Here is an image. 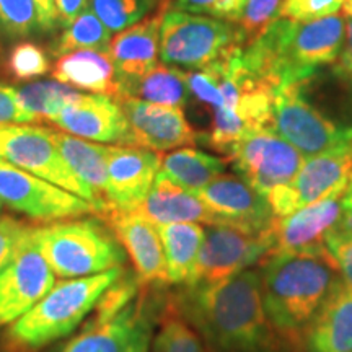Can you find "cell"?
I'll return each mask as SVG.
<instances>
[{"label": "cell", "mask_w": 352, "mask_h": 352, "mask_svg": "<svg viewBox=\"0 0 352 352\" xmlns=\"http://www.w3.org/2000/svg\"><path fill=\"white\" fill-rule=\"evenodd\" d=\"M336 230L351 233L352 235V182L349 188L346 189L344 196H342V215Z\"/></svg>", "instance_id": "obj_44"}, {"label": "cell", "mask_w": 352, "mask_h": 352, "mask_svg": "<svg viewBox=\"0 0 352 352\" xmlns=\"http://www.w3.org/2000/svg\"><path fill=\"white\" fill-rule=\"evenodd\" d=\"M263 305L271 327L290 351L342 277L327 254H277L259 264Z\"/></svg>", "instance_id": "obj_2"}, {"label": "cell", "mask_w": 352, "mask_h": 352, "mask_svg": "<svg viewBox=\"0 0 352 352\" xmlns=\"http://www.w3.org/2000/svg\"><path fill=\"white\" fill-rule=\"evenodd\" d=\"M43 32L34 0H0V33L26 38Z\"/></svg>", "instance_id": "obj_33"}, {"label": "cell", "mask_w": 352, "mask_h": 352, "mask_svg": "<svg viewBox=\"0 0 352 352\" xmlns=\"http://www.w3.org/2000/svg\"><path fill=\"white\" fill-rule=\"evenodd\" d=\"M227 155L240 178L264 197L292 182L305 162V157L274 131L254 132L233 145Z\"/></svg>", "instance_id": "obj_13"}, {"label": "cell", "mask_w": 352, "mask_h": 352, "mask_svg": "<svg viewBox=\"0 0 352 352\" xmlns=\"http://www.w3.org/2000/svg\"><path fill=\"white\" fill-rule=\"evenodd\" d=\"M228 160L197 148H176L162 158L160 173L178 186L196 192L212 183L215 178L226 173Z\"/></svg>", "instance_id": "obj_28"}, {"label": "cell", "mask_w": 352, "mask_h": 352, "mask_svg": "<svg viewBox=\"0 0 352 352\" xmlns=\"http://www.w3.org/2000/svg\"><path fill=\"white\" fill-rule=\"evenodd\" d=\"M342 15L346 19H352V0H344V3H342Z\"/></svg>", "instance_id": "obj_45"}, {"label": "cell", "mask_w": 352, "mask_h": 352, "mask_svg": "<svg viewBox=\"0 0 352 352\" xmlns=\"http://www.w3.org/2000/svg\"><path fill=\"white\" fill-rule=\"evenodd\" d=\"M162 155L135 145H109L108 204L111 212L138 210L155 183Z\"/></svg>", "instance_id": "obj_18"}, {"label": "cell", "mask_w": 352, "mask_h": 352, "mask_svg": "<svg viewBox=\"0 0 352 352\" xmlns=\"http://www.w3.org/2000/svg\"><path fill=\"white\" fill-rule=\"evenodd\" d=\"M52 139L70 170L94 192L100 217L111 214L108 204V152L109 145L94 144L64 131L51 129Z\"/></svg>", "instance_id": "obj_23"}, {"label": "cell", "mask_w": 352, "mask_h": 352, "mask_svg": "<svg viewBox=\"0 0 352 352\" xmlns=\"http://www.w3.org/2000/svg\"><path fill=\"white\" fill-rule=\"evenodd\" d=\"M284 0H246L239 26L243 33L245 46L256 41L277 19Z\"/></svg>", "instance_id": "obj_34"}, {"label": "cell", "mask_w": 352, "mask_h": 352, "mask_svg": "<svg viewBox=\"0 0 352 352\" xmlns=\"http://www.w3.org/2000/svg\"><path fill=\"white\" fill-rule=\"evenodd\" d=\"M158 0H90V8L111 33H120L157 7Z\"/></svg>", "instance_id": "obj_32"}, {"label": "cell", "mask_w": 352, "mask_h": 352, "mask_svg": "<svg viewBox=\"0 0 352 352\" xmlns=\"http://www.w3.org/2000/svg\"><path fill=\"white\" fill-rule=\"evenodd\" d=\"M344 192H338L328 199L305 206L285 217H276L270 228L272 240L270 256L327 254V239L340 226Z\"/></svg>", "instance_id": "obj_15"}, {"label": "cell", "mask_w": 352, "mask_h": 352, "mask_svg": "<svg viewBox=\"0 0 352 352\" xmlns=\"http://www.w3.org/2000/svg\"><path fill=\"white\" fill-rule=\"evenodd\" d=\"M0 158L82 197L94 206L98 215L94 192L70 170L52 139L50 127L0 124Z\"/></svg>", "instance_id": "obj_9"}, {"label": "cell", "mask_w": 352, "mask_h": 352, "mask_svg": "<svg viewBox=\"0 0 352 352\" xmlns=\"http://www.w3.org/2000/svg\"><path fill=\"white\" fill-rule=\"evenodd\" d=\"M34 118L21 107L15 87L0 83V124H32Z\"/></svg>", "instance_id": "obj_40"}, {"label": "cell", "mask_w": 352, "mask_h": 352, "mask_svg": "<svg viewBox=\"0 0 352 352\" xmlns=\"http://www.w3.org/2000/svg\"><path fill=\"white\" fill-rule=\"evenodd\" d=\"M0 204L36 222L96 214L90 202L0 158Z\"/></svg>", "instance_id": "obj_11"}, {"label": "cell", "mask_w": 352, "mask_h": 352, "mask_svg": "<svg viewBox=\"0 0 352 352\" xmlns=\"http://www.w3.org/2000/svg\"><path fill=\"white\" fill-rule=\"evenodd\" d=\"M166 8L138 21L111 39L108 54L120 80H131L155 67L160 57V25Z\"/></svg>", "instance_id": "obj_21"}, {"label": "cell", "mask_w": 352, "mask_h": 352, "mask_svg": "<svg viewBox=\"0 0 352 352\" xmlns=\"http://www.w3.org/2000/svg\"><path fill=\"white\" fill-rule=\"evenodd\" d=\"M32 232L0 274V327L19 320L56 285L54 271L33 241Z\"/></svg>", "instance_id": "obj_14"}, {"label": "cell", "mask_w": 352, "mask_h": 352, "mask_svg": "<svg viewBox=\"0 0 352 352\" xmlns=\"http://www.w3.org/2000/svg\"><path fill=\"white\" fill-rule=\"evenodd\" d=\"M223 226H232L250 233L270 230L276 215L261 192L235 175H220L196 192Z\"/></svg>", "instance_id": "obj_16"}, {"label": "cell", "mask_w": 352, "mask_h": 352, "mask_svg": "<svg viewBox=\"0 0 352 352\" xmlns=\"http://www.w3.org/2000/svg\"><path fill=\"white\" fill-rule=\"evenodd\" d=\"M21 107L34 118V121H54L80 91L57 80L33 82L16 88Z\"/></svg>", "instance_id": "obj_31"}, {"label": "cell", "mask_w": 352, "mask_h": 352, "mask_svg": "<svg viewBox=\"0 0 352 352\" xmlns=\"http://www.w3.org/2000/svg\"><path fill=\"white\" fill-rule=\"evenodd\" d=\"M246 0H173L171 10L196 13L223 21L239 23Z\"/></svg>", "instance_id": "obj_36"}, {"label": "cell", "mask_w": 352, "mask_h": 352, "mask_svg": "<svg viewBox=\"0 0 352 352\" xmlns=\"http://www.w3.org/2000/svg\"><path fill=\"white\" fill-rule=\"evenodd\" d=\"M272 131L305 158L352 145V132L338 124L300 82L284 83L274 90Z\"/></svg>", "instance_id": "obj_8"}, {"label": "cell", "mask_w": 352, "mask_h": 352, "mask_svg": "<svg viewBox=\"0 0 352 352\" xmlns=\"http://www.w3.org/2000/svg\"><path fill=\"white\" fill-rule=\"evenodd\" d=\"M32 228L33 226L10 215H0V274L28 239Z\"/></svg>", "instance_id": "obj_38"}, {"label": "cell", "mask_w": 352, "mask_h": 352, "mask_svg": "<svg viewBox=\"0 0 352 352\" xmlns=\"http://www.w3.org/2000/svg\"><path fill=\"white\" fill-rule=\"evenodd\" d=\"M109 44H111V32L88 7L76 20L64 26V33L52 47V54L60 57L76 51L108 52Z\"/></svg>", "instance_id": "obj_29"}, {"label": "cell", "mask_w": 352, "mask_h": 352, "mask_svg": "<svg viewBox=\"0 0 352 352\" xmlns=\"http://www.w3.org/2000/svg\"><path fill=\"white\" fill-rule=\"evenodd\" d=\"M39 12V21H41L43 32H52L56 28L59 15H57V8L54 0H34Z\"/></svg>", "instance_id": "obj_43"}, {"label": "cell", "mask_w": 352, "mask_h": 352, "mask_svg": "<svg viewBox=\"0 0 352 352\" xmlns=\"http://www.w3.org/2000/svg\"><path fill=\"white\" fill-rule=\"evenodd\" d=\"M168 298L209 352H292L264 311L259 267L219 284L182 285Z\"/></svg>", "instance_id": "obj_1"}, {"label": "cell", "mask_w": 352, "mask_h": 352, "mask_svg": "<svg viewBox=\"0 0 352 352\" xmlns=\"http://www.w3.org/2000/svg\"><path fill=\"white\" fill-rule=\"evenodd\" d=\"M164 245L170 285H186L195 272L206 230L199 223L178 222L157 226Z\"/></svg>", "instance_id": "obj_27"}, {"label": "cell", "mask_w": 352, "mask_h": 352, "mask_svg": "<svg viewBox=\"0 0 352 352\" xmlns=\"http://www.w3.org/2000/svg\"><path fill=\"white\" fill-rule=\"evenodd\" d=\"M52 122L76 138L131 145L129 122L121 103L113 96L78 94Z\"/></svg>", "instance_id": "obj_20"}, {"label": "cell", "mask_w": 352, "mask_h": 352, "mask_svg": "<svg viewBox=\"0 0 352 352\" xmlns=\"http://www.w3.org/2000/svg\"><path fill=\"white\" fill-rule=\"evenodd\" d=\"M296 352H352V287L331 294L298 341Z\"/></svg>", "instance_id": "obj_22"}, {"label": "cell", "mask_w": 352, "mask_h": 352, "mask_svg": "<svg viewBox=\"0 0 352 352\" xmlns=\"http://www.w3.org/2000/svg\"><path fill=\"white\" fill-rule=\"evenodd\" d=\"M151 352H209L204 341L201 340L196 329L183 318L170 298L158 318L155 333H153Z\"/></svg>", "instance_id": "obj_30"}, {"label": "cell", "mask_w": 352, "mask_h": 352, "mask_svg": "<svg viewBox=\"0 0 352 352\" xmlns=\"http://www.w3.org/2000/svg\"><path fill=\"white\" fill-rule=\"evenodd\" d=\"M57 15L63 26H67L74 21L83 10L90 7V0H54Z\"/></svg>", "instance_id": "obj_42"}, {"label": "cell", "mask_w": 352, "mask_h": 352, "mask_svg": "<svg viewBox=\"0 0 352 352\" xmlns=\"http://www.w3.org/2000/svg\"><path fill=\"white\" fill-rule=\"evenodd\" d=\"M52 77L77 90L94 91L118 100L120 78L111 57L103 51H76L60 56Z\"/></svg>", "instance_id": "obj_25"}, {"label": "cell", "mask_w": 352, "mask_h": 352, "mask_svg": "<svg viewBox=\"0 0 352 352\" xmlns=\"http://www.w3.org/2000/svg\"><path fill=\"white\" fill-rule=\"evenodd\" d=\"M344 0H284L279 16L297 23H308L334 15Z\"/></svg>", "instance_id": "obj_37"}, {"label": "cell", "mask_w": 352, "mask_h": 352, "mask_svg": "<svg viewBox=\"0 0 352 352\" xmlns=\"http://www.w3.org/2000/svg\"><path fill=\"white\" fill-rule=\"evenodd\" d=\"M118 101L129 122L131 145L160 153L199 140V135L184 116L183 108L148 103L131 96Z\"/></svg>", "instance_id": "obj_17"}, {"label": "cell", "mask_w": 352, "mask_h": 352, "mask_svg": "<svg viewBox=\"0 0 352 352\" xmlns=\"http://www.w3.org/2000/svg\"><path fill=\"white\" fill-rule=\"evenodd\" d=\"M352 182V145L307 157L294 179L266 196L277 219L344 192Z\"/></svg>", "instance_id": "obj_12"}, {"label": "cell", "mask_w": 352, "mask_h": 352, "mask_svg": "<svg viewBox=\"0 0 352 352\" xmlns=\"http://www.w3.org/2000/svg\"><path fill=\"white\" fill-rule=\"evenodd\" d=\"M138 98L165 107L183 108L188 103L189 91L186 72L166 64H157L147 74L131 80H120V95L118 100Z\"/></svg>", "instance_id": "obj_26"}, {"label": "cell", "mask_w": 352, "mask_h": 352, "mask_svg": "<svg viewBox=\"0 0 352 352\" xmlns=\"http://www.w3.org/2000/svg\"><path fill=\"white\" fill-rule=\"evenodd\" d=\"M104 222L129 256L140 284L160 289L170 285L164 245L155 223L139 210L111 212Z\"/></svg>", "instance_id": "obj_19"}, {"label": "cell", "mask_w": 352, "mask_h": 352, "mask_svg": "<svg viewBox=\"0 0 352 352\" xmlns=\"http://www.w3.org/2000/svg\"><path fill=\"white\" fill-rule=\"evenodd\" d=\"M124 272L101 296L80 329L56 352H151L166 297Z\"/></svg>", "instance_id": "obj_4"}, {"label": "cell", "mask_w": 352, "mask_h": 352, "mask_svg": "<svg viewBox=\"0 0 352 352\" xmlns=\"http://www.w3.org/2000/svg\"><path fill=\"white\" fill-rule=\"evenodd\" d=\"M346 38L342 13L297 23L277 19L256 41L241 50V59L258 78L274 88L300 82L331 65L341 54Z\"/></svg>", "instance_id": "obj_3"}, {"label": "cell", "mask_w": 352, "mask_h": 352, "mask_svg": "<svg viewBox=\"0 0 352 352\" xmlns=\"http://www.w3.org/2000/svg\"><path fill=\"white\" fill-rule=\"evenodd\" d=\"M0 210H2V204H0Z\"/></svg>", "instance_id": "obj_46"}, {"label": "cell", "mask_w": 352, "mask_h": 352, "mask_svg": "<svg viewBox=\"0 0 352 352\" xmlns=\"http://www.w3.org/2000/svg\"><path fill=\"white\" fill-rule=\"evenodd\" d=\"M327 253L340 271L342 283L352 287V235L351 233L333 230L327 239Z\"/></svg>", "instance_id": "obj_39"}, {"label": "cell", "mask_w": 352, "mask_h": 352, "mask_svg": "<svg viewBox=\"0 0 352 352\" xmlns=\"http://www.w3.org/2000/svg\"><path fill=\"white\" fill-rule=\"evenodd\" d=\"M138 210L155 226L178 222L206 223V226L220 223L219 219L195 192L175 184L160 171L151 192Z\"/></svg>", "instance_id": "obj_24"}, {"label": "cell", "mask_w": 352, "mask_h": 352, "mask_svg": "<svg viewBox=\"0 0 352 352\" xmlns=\"http://www.w3.org/2000/svg\"><path fill=\"white\" fill-rule=\"evenodd\" d=\"M33 241L56 276L78 279L124 267L126 252L101 219H67L33 227Z\"/></svg>", "instance_id": "obj_6"}, {"label": "cell", "mask_w": 352, "mask_h": 352, "mask_svg": "<svg viewBox=\"0 0 352 352\" xmlns=\"http://www.w3.org/2000/svg\"><path fill=\"white\" fill-rule=\"evenodd\" d=\"M270 230L250 233L241 228L208 226L195 272L186 285L219 284L246 270L258 267L271 254Z\"/></svg>", "instance_id": "obj_10"}, {"label": "cell", "mask_w": 352, "mask_h": 352, "mask_svg": "<svg viewBox=\"0 0 352 352\" xmlns=\"http://www.w3.org/2000/svg\"><path fill=\"white\" fill-rule=\"evenodd\" d=\"M51 64L46 52L34 43H19L8 57V70L16 80H32L46 76Z\"/></svg>", "instance_id": "obj_35"}, {"label": "cell", "mask_w": 352, "mask_h": 352, "mask_svg": "<svg viewBox=\"0 0 352 352\" xmlns=\"http://www.w3.org/2000/svg\"><path fill=\"white\" fill-rule=\"evenodd\" d=\"M333 72L352 82V19H346V38L340 57L333 64Z\"/></svg>", "instance_id": "obj_41"}, {"label": "cell", "mask_w": 352, "mask_h": 352, "mask_svg": "<svg viewBox=\"0 0 352 352\" xmlns=\"http://www.w3.org/2000/svg\"><path fill=\"white\" fill-rule=\"evenodd\" d=\"M126 267L101 274L65 279L56 284L33 308L13 321L3 333L6 352H39L74 333L90 316L96 303Z\"/></svg>", "instance_id": "obj_5"}, {"label": "cell", "mask_w": 352, "mask_h": 352, "mask_svg": "<svg viewBox=\"0 0 352 352\" xmlns=\"http://www.w3.org/2000/svg\"><path fill=\"white\" fill-rule=\"evenodd\" d=\"M245 46L240 26L196 13L166 8L160 25V59L166 65L199 70Z\"/></svg>", "instance_id": "obj_7"}]
</instances>
